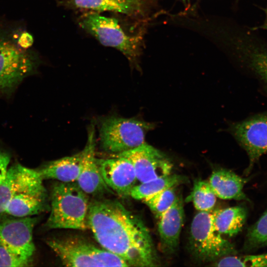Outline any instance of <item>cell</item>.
Masks as SVG:
<instances>
[{"label": "cell", "instance_id": "13", "mask_svg": "<svg viewBox=\"0 0 267 267\" xmlns=\"http://www.w3.org/2000/svg\"><path fill=\"white\" fill-rule=\"evenodd\" d=\"M95 141L94 128L91 126L88 132L87 144L83 150L81 170L76 181L83 191L93 196L112 193L101 174L98 159L95 157Z\"/></svg>", "mask_w": 267, "mask_h": 267}, {"label": "cell", "instance_id": "19", "mask_svg": "<svg viewBox=\"0 0 267 267\" xmlns=\"http://www.w3.org/2000/svg\"><path fill=\"white\" fill-rule=\"evenodd\" d=\"M83 150L76 154L50 161L37 169L43 179H54L64 182H76L81 172Z\"/></svg>", "mask_w": 267, "mask_h": 267}, {"label": "cell", "instance_id": "28", "mask_svg": "<svg viewBox=\"0 0 267 267\" xmlns=\"http://www.w3.org/2000/svg\"><path fill=\"white\" fill-rule=\"evenodd\" d=\"M18 42L20 46L26 48L32 44L33 40L32 37L29 34H23L20 37Z\"/></svg>", "mask_w": 267, "mask_h": 267}, {"label": "cell", "instance_id": "9", "mask_svg": "<svg viewBox=\"0 0 267 267\" xmlns=\"http://www.w3.org/2000/svg\"><path fill=\"white\" fill-rule=\"evenodd\" d=\"M127 158L132 163L140 183L171 174L173 164L162 152L144 144L115 155Z\"/></svg>", "mask_w": 267, "mask_h": 267}, {"label": "cell", "instance_id": "12", "mask_svg": "<svg viewBox=\"0 0 267 267\" xmlns=\"http://www.w3.org/2000/svg\"><path fill=\"white\" fill-rule=\"evenodd\" d=\"M43 180L37 169H32L21 164L8 168L0 183V219L5 217V212L12 198L17 193L43 185Z\"/></svg>", "mask_w": 267, "mask_h": 267}, {"label": "cell", "instance_id": "16", "mask_svg": "<svg viewBox=\"0 0 267 267\" xmlns=\"http://www.w3.org/2000/svg\"><path fill=\"white\" fill-rule=\"evenodd\" d=\"M184 217L182 199L178 196L174 205L158 218V232L165 252L172 253L177 249Z\"/></svg>", "mask_w": 267, "mask_h": 267}, {"label": "cell", "instance_id": "3", "mask_svg": "<svg viewBox=\"0 0 267 267\" xmlns=\"http://www.w3.org/2000/svg\"><path fill=\"white\" fill-rule=\"evenodd\" d=\"M78 22L84 30L102 45L118 49L131 63H137L141 51V38L126 33L116 19L91 11L82 15Z\"/></svg>", "mask_w": 267, "mask_h": 267}, {"label": "cell", "instance_id": "1", "mask_svg": "<svg viewBox=\"0 0 267 267\" xmlns=\"http://www.w3.org/2000/svg\"><path fill=\"white\" fill-rule=\"evenodd\" d=\"M88 224L102 248L128 267H154L158 258L150 232L139 217L117 200L89 202Z\"/></svg>", "mask_w": 267, "mask_h": 267}, {"label": "cell", "instance_id": "20", "mask_svg": "<svg viewBox=\"0 0 267 267\" xmlns=\"http://www.w3.org/2000/svg\"><path fill=\"white\" fill-rule=\"evenodd\" d=\"M247 211L241 206L213 210V222L222 236L232 237L240 232L246 222Z\"/></svg>", "mask_w": 267, "mask_h": 267}, {"label": "cell", "instance_id": "23", "mask_svg": "<svg viewBox=\"0 0 267 267\" xmlns=\"http://www.w3.org/2000/svg\"><path fill=\"white\" fill-rule=\"evenodd\" d=\"M267 246V210L250 226L246 234L243 249L251 252Z\"/></svg>", "mask_w": 267, "mask_h": 267}, {"label": "cell", "instance_id": "27", "mask_svg": "<svg viewBox=\"0 0 267 267\" xmlns=\"http://www.w3.org/2000/svg\"><path fill=\"white\" fill-rule=\"evenodd\" d=\"M10 161V156L7 153L0 151V183L5 177Z\"/></svg>", "mask_w": 267, "mask_h": 267}, {"label": "cell", "instance_id": "15", "mask_svg": "<svg viewBox=\"0 0 267 267\" xmlns=\"http://www.w3.org/2000/svg\"><path fill=\"white\" fill-rule=\"evenodd\" d=\"M50 210L47 191L44 184L15 195L5 212L6 216L32 217Z\"/></svg>", "mask_w": 267, "mask_h": 267}, {"label": "cell", "instance_id": "7", "mask_svg": "<svg viewBox=\"0 0 267 267\" xmlns=\"http://www.w3.org/2000/svg\"><path fill=\"white\" fill-rule=\"evenodd\" d=\"M35 67L32 56L0 36V92L15 87Z\"/></svg>", "mask_w": 267, "mask_h": 267}, {"label": "cell", "instance_id": "22", "mask_svg": "<svg viewBox=\"0 0 267 267\" xmlns=\"http://www.w3.org/2000/svg\"><path fill=\"white\" fill-rule=\"evenodd\" d=\"M216 197L208 181L198 180L185 201L192 202L198 211H210L215 205Z\"/></svg>", "mask_w": 267, "mask_h": 267}, {"label": "cell", "instance_id": "21", "mask_svg": "<svg viewBox=\"0 0 267 267\" xmlns=\"http://www.w3.org/2000/svg\"><path fill=\"white\" fill-rule=\"evenodd\" d=\"M187 181V178L177 174H170L135 185L130 196L136 200H143L166 189L177 187Z\"/></svg>", "mask_w": 267, "mask_h": 267}, {"label": "cell", "instance_id": "6", "mask_svg": "<svg viewBox=\"0 0 267 267\" xmlns=\"http://www.w3.org/2000/svg\"><path fill=\"white\" fill-rule=\"evenodd\" d=\"M213 210L199 211L190 225V250L198 260L203 262L216 261L237 253L234 245L225 239L216 229L213 218Z\"/></svg>", "mask_w": 267, "mask_h": 267}, {"label": "cell", "instance_id": "25", "mask_svg": "<svg viewBox=\"0 0 267 267\" xmlns=\"http://www.w3.org/2000/svg\"><path fill=\"white\" fill-rule=\"evenodd\" d=\"M31 263L32 259L17 254L0 242V267H23Z\"/></svg>", "mask_w": 267, "mask_h": 267}, {"label": "cell", "instance_id": "5", "mask_svg": "<svg viewBox=\"0 0 267 267\" xmlns=\"http://www.w3.org/2000/svg\"><path fill=\"white\" fill-rule=\"evenodd\" d=\"M46 244L68 267H128L121 258L75 237L47 240Z\"/></svg>", "mask_w": 267, "mask_h": 267}, {"label": "cell", "instance_id": "29", "mask_svg": "<svg viewBox=\"0 0 267 267\" xmlns=\"http://www.w3.org/2000/svg\"><path fill=\"white\" fill-rule=\"evenodd\" d=\"M264 11H265V20L264 21V23H263V24L261 26H259L258 27H256L254 29H259L260 28V29L267 30V6H266L265 9H264Z\"/></svg>", "mask_w": 267, "mask_h": 267}, {"label": "cell", "instance_id": "8", "mask_svg": "<svg viewBox=\"0 0 267 267\" xmlns=\"http://www.w3.org/2000/svg\"><path fill=\"white\" fill-rule=\"evenodd\" d=\"M232 133L247 152L249 160L246 173L267 153V113L261 114L233 125Z\"/></svg>", "mask_w": 267, "mask_h": 267}, {"label": "cell", "instance_id": "26", "mask_svg": "<svg viewBox=\"0 0 267 267\" xmlns=\"http://www.w3.org/2000/svg\"><path fill=\"white\" fill-rule=\"evenodd\" d=\"M239 267H267V253L238 257Z\"/></svg>", "mask_w": 267, "mask_h": 267}, {"label": "cell", "instance_id": "18", "mask_svg": "<svg viewBox=\"0 0 267 267\" xmlns=\"http://www.w3.org/2000/svg\"><path fill=\"white\" fill-rule=\"evenodd\" d=\"M208 182L216 196L219 198L250 201L243 191L246 179L230 170H215Z\"/></svg>", "mask_w": 267, "mask_h": 267}, {"label": "cell", "instance_id": "24", "mask_svg": "<svg viewBox=\"0 0 267 267\" xmlns=\"http://www.w3.org/2000/svg\"><path fill=\"white\" fill-rule=\"evenodd\" d=\"M176 187H171L142 200L158 219L171 208L178 196Z\"/></svg>", "mask_w": 267, "mask_h": 267}, {"label": "cell", "instance_id": "2", "mask_svg": "<svg viewBox=\"0 0 267 267\" xmlns=\"http://www.w3.org/2000/svg\"><path fill=\"white\" fill-rule=\"evenodd\" d=\"M90 200L76 182H56L52 186L50 214L44 227L47 229L89 228Z\"/></svg>", "mask_w": 267, "mask_h": 267}, {"label": "cell", "instance_id": "14", "mask_svg": "<svg viewBox=\"0 0 267 267\" xmlns=\"http://www.w3.org/2000/svg\"><path fill=\"white\" fill-rule=\"evenodd\" d=\"M234 49L267 86V42L255 30L246 29L237 38Z\"/></svg>", "mask_w": 267, "mask_h": 267}, {"label": "cell", "instance_id": "4", "mask_svg": "<svg viewBox=\"0 0 267 267\" xmlns=\"http://www.w3.org/2000/svg\"><path fill=\"white\" fill-rule=\"evenodd\" d=\"M154 127V124L135 118L105 117L99 129L100 146L113 155L132 150L146 143V134Z\"/></svg>", "mask_w": 267, "mask_h": 267}, {"label": "cell", "instance_id": "10", "mask_svg": "<svg viewBox=\"0 0 267 267\" xmlns=\"http://www.w3.org/2000/svg\"><path fill=\"white\" fill-rule=\"evenodd\" d=\"M35 217L5 216L0 219V242L17 254L32 259L36 248L33 232Z\"/></svg>", "mask_w": 267, "mask_h": 267}, {"label": "cell", "instance_id": "11", "mask_svg": "<svg viewBox=\"0 0 267 267\" xmlns=\"http://www.w3.org/2000/svg\"><path fill=\"white\" fill-rule=\"evenodd\" d=\"M99 160L102 177L109 188L118 195L130 196L137 179L134 166L126 158L121 156Z\"/></svg>", "mask_w": 267, "mask_h": 267}, {"label": "cell", "instance_id": "17", "mask_svg": "<svg viewBox=\"0 0 267 267\" xmlns=\"http://www.w3.org/2000/svg\"><path fill=\"white\" fill-rule=\"evenodd\" d=\"M60 2L71 9L110 11L134 17L143 16L146 10L145 0H62Z\"/></svg>", "mask_w": 267, "mask_h": 267}]
</instances>
